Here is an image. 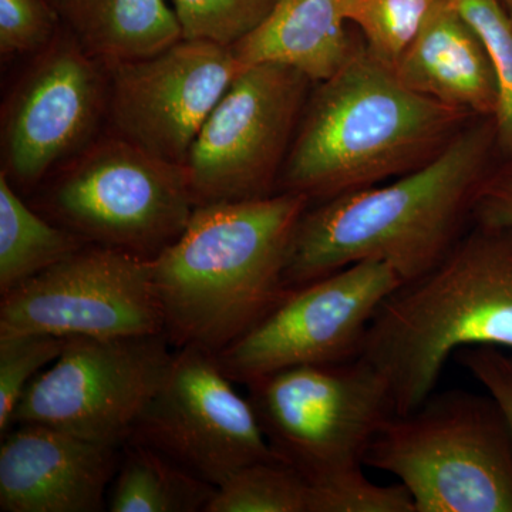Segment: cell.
Masks as SVG:
<instances>
[{
    "mask_svg": "<svg viewBox=\"0 0 512 512\" xmlns=\"http://www.w3.org/2000/svg\"><path fill=\"white\" fill-rule=\"evenodd\" d=\"M494 151L493 117H478L412 173L308 208L289 248L286 286L298 289L365 261L389 265L403 282L426 274L473 222Z\"/></svg>",
    "mask_w": 512,
    "mask_h": 512,
    "instance_id": "1",
    "label": "cell"
},
{
    "mask_svg": "<svg viewBox=\"0 0 512 512\" xmlns=\"http://www.w3.org/2000/svg\"><path fill=\"white\" fill-rule=\"evenodd\" d=\"M309 204L281 191L195 208L183 234L153 259L164 333L175 349L218 355L288 298L289 248Z\"/></svg>",
    "mask_w": 512,
    "mask_h": 512,
    "instance_id": "2",
    "label": "cell"
},
{
    "mask_svg": "<svg viewBox=\"0 0 512 512\" xmlns=\"http://www.w3.org/2000/svg\"><path fill=\"white\" fill-rule=\"evenodd\" d=\"M302 117L278 185L309 202L412 173L473 120L404 86L365 45L319 83Z\"/></svg>",
    "mask_w": 512,
    "mask_h": 512,
    "instance_id": "3",
    "label": "cell"
},
{
    "mask_svg": "<svg viewBox=\"0 0 512 512\" xmlns=\"http://www.w3.org/2000/svg\"><path fill=\"white\" fill-rule=\"evenodd\" d=\"M470 346L512 352V227L473 222L439 264L397 286L359 357L406 414L436 392L448 359Z\"/></svg>",
    "mask_w": 512,
    "mask_h": 512,
    "instance_id": "4",
    "label": "cell"
},
{
    "mask_svg": "<svg viewBox=\"0 0 512 512\" xmlns=\"http://www.w3.org/2000/svg\"><path fill=\"white\" fill-rule=\"evenodd\" d=\"M365 466L396 477L416 512H512V431L488 393L434 392L396 414Z\"/></svg>",
    "mask_w": 512,
    "mask_h": 512,
    "instance_id": "5",
    "label": "cell"
},
{
    "mask_svg": "<svg viewBox=\"0 0 512 512\" xmlns=\"http://www.w3.org/2000/svg\"><path fill=\"white\" fill-rule=\"evenodd\" d=\"M247 386L272 450L309 483L365 466L367 448L397 414L386 380L362 357L279 370Z\"/></svg>",
    "mask_w": 512,
    "mask_h": 512,
    "instance_id": "6",
    "label": "cell"
},
{
    "mask_svg": "<svg viewBox=\"0 0 512 512\" xmlns=\"http://www.w3.org/2000/svg\"><path fill=\"white\" fill-rule=\"evenodd\" d=\"M47 205L62 227L90 244L147 259L177 241L197 208L185 165L120 137L92 148L72 165Z\"/></svg>",
    "mask_w": 512,
    "mask_h": 512,
    "instance_id": "7",
    "label": "cell"
},
{
    "mask_svg": "<svg viewBox=\"0 0 512 512\" xmlns=\"http://www.w3.org/2000/svg\"><path fill=\"white\" fill-rule=\"evenodd\" d=\"M165 333L67 338L52 366L32 380L13 424H43L121 448L163 384L174 352Z\"/></svg>",
    "mask_w": 512,
    "mask_h": 512,
    "instance_id": "8",
    "label": "cell"
},
{
    "mask_svg": "<svg viewBox=\"0 0 512 512\" xmlns=\"http://www.w3.org/2000/svg\"><path fill=\"white\" fill-rule=\"evenodd\" d=\"M309 83L282 64L242 70L205 120L185 163L197 207L274 194Z\"/></svg>",
    "mask_w": 512,
    "mask_h": 512,
    "instance_id": "9",
    "label": "cell"
},
{
    "mask_svg": "<svg viewBox=\"0 0 512 512\" xmlns=\"http://www.w3.org/2000/svg\"><path fill=\"white\" fill-rule=\"evenodd\" d=\"M126 338L164 333L153 259L86 244L2 295L0 335Z\"/></svg>",
    "mask_w": 512,
    "mask_h": 512,
    "instance_id": "10",
    "label": "cell"
},
{
    "mask_svg": "<svg viewBox=\"0 0 512 512\" xmlns=\"http://www.w3.org/2000/svg\"><path fill=\"white\" fill-rule=\"evenodd\" d=\"M402 284L383 262L346 266L292 289L258 325L218 353V362L232 382L249 384L291 367L355 360L380 305Z\"/></svg>",
    "mask_w": 512,
    "mask_h": 512,
    "instance_id": "11",
    "label": "cell"
},
{
    "mask_svg": "<svg viewBox=\"0 0 512 512\" xmlns=\"http://www.w3.org/2000/svg\"><path fill=\"white\" fill-rule=\"evenodd\" d=\"M232 383L214 353L175 349L167 376L130 440L215 487L239 468L279 458L254 406Z\"/></svg>",
    "mask_w": 512,
    "mask_h": 512,
    "instance_id": "12",
    "label": "cell"
},
{
    "mask_svg": "<svg viewBox=\"0 0 512 512\" xmlns=\"http://www.w3.org/2000/svg\"><path fill=\"white\" fill-rule=\"evenodd\" d=\"M109 67L110 116L119 137L181 165L211 111L247 69L231 47L185 39Z\"/></svg>",
    "mask_w": 512,
    "mask_h": 512,
    "instance_id": "13",
    "label": "cell"
},
{
    "mask_svg": "<svg viewBox=\"0 0 512 512\" xmlns=\"http://www.w3.org/2000/svg\"><path fill=\"white\" fill-rule=\"evenodd\" d=\"M94 60L74 37L57 39L25 74L3 126L10 181L36 184L92 137L106 100Z\"/></svg>",
    "mask_w": 512,
    "mask_h": 512,
    "instance_id": "14",
    "label": "cell"
},
{
    "mask_svg": "<svg viewBox=\"0 0 512 512\" xmlns=\"http://www.w3.org/2000/svg\"><path fill=\"white\" fill-rule=\"evenodd\" d=\"M0 446L3 512H101L121 448L43 424H15Z\"/></svg>",
    "mask_w": 512,
    "mask_h": 512,
    "instance_id": "15",
    "label": "cell"
},
{
    "mask_svg": "<svg viewBox=\"0 0 512 512\" xmlns=\"http://www.w3.org/2000/svg\"><path fill=\"white\" fill-rule=\"evenodd\" d=\"M393 70L413 92L473 117H494L497 110L490 53L454 0L431 12Z\"/></svg>",
    "mask_w": 512,
    "mask_h": 512,
    "instance_id": "16",
    "label": "cell"
},
{
    "mask_svg": "<svg viewBox=\"0 0 512 512\" xmlns=\"http://www.w3.org/2000/svg\"><path fill=\"white\" fill-rule=\"evenodd\" d=\"M348 25L346 0H275L264 22L232 50L244 67L282 64L325 82L355 50Z\"/></svg>",
    "mask_w": 512,
    "mask_h": 512,
    "instance_id": "17",
    "label": "cell"
},
{
    "mask_svg": "<svg viewBox=\"0 0 512 512\" xmlns=\"http://www.w3.org/2000/svg\"><path fill=\"white\" fill-rule=\"evenodd\" d=\"M74 39L107 64L158 55L183 40L168 0H57Z\"/></svg>",
    "mask_w": 512,
    "mask_h": 512,
    "instance_id": "18",
    "label": "cell"
},
{
    "mask_svg": "<svg viewBox=\"0 0 512 512\" xmlns=\"http://www.w3.org/2000/svg\"><path fill=\"white\" fill-rule=\"evenodd\" d=\"M217 487L154 448L128 440L107 495L111 512H205Z\"/></svg>",
    "mask_w": 512,
    "mask_h": 512,
    "instance_id": "19",
    "label": "cell"
},
{
    "mask_svg": "<svg viewBox=\"0 0 512 512\" xmlns=\"http://www.w3.org/2000/svg\"><path fill=\"white\" fill-rule=\"evenodd\" d=\"M90 244L62 225L43 220L0 174V293L5 295Z\"/></svg>",
    "mask_w": 512,
    "mask_h": 512,
    "instance_id": "20",
    "label": "cell"
},
{
    "mask_svg": "<svg viewBox=\"0 0 512 512\" xmlns=\"http://www.w3.org/2000/svg\"><path fill=\"white\" fill-rule=\"evenodd\" d=\"M205 512H311V484L281 458L256 461L218 485Z\"/></svg>",
    "mask_w": 512,
    "mask_h": 512,
    "instance_id": "21",
    "label": "cell"
},
{
    "mask_svg": "<svg viewBox=\"0 0 512 512\" xmlns=\"http://www.w3.org/2000/svg\"><path fill=\"white\" fill-rule=\"evenodd\" d=\"M443 0H346V19L367 52L394 69Z\"/></svg>",
    "mask_w": 512,
    "mask_h": 512,
    "instance_id": "22",
    "label": "cell"
},
{
    "mask_svg": "<svg viewBox=\"0 0 512 512\" xmlns=\"http://www.w3.org/2000/svg\"><path fill=\"white\" fill-rule=\"evenodd\" d=\"M461 15L483 39L497 80L493 117L497 150L512 157V22L498 0H454Z\"/></svg>",
    "mask_w": 512,
    "mask_h": 512,
    "instance_id": "23",
    "label": "cell"
},
{
    "mask_svg": "<svg viewBox=\"0 0 512 512\" xmlns=\"http://www.w3.org/2000/svg\"><path fill=\"white\" fill-rule=\"evenodd\" d=\"M183 39L234 47L251 35L275 0H168Z\"/></svg>",
    "mask_w": 512,
    "mask_h": 512,
    "instance_id": "24",
    "label": "cell"
},
{
    "mask_svg": "<svg viewBox=\"0 0 512 512\" xmlns=\"http://www.w3.org/2000/svg\"><path fill=\"white\" fill-rule=\"evenodd\" d=\"M66 338L46 333L0 335V433L13 424L19 400L43 367L63 352Z\"/></svg>",
    "mask_w": 512,
    "mask_h": 512,
    "instance_id": "25",
    "label": "cell"
},
{
    "mask_svg": "<svg viewBox=\"0 0 512 512\" xmlns=\"http://www.w3.org/2000/svg\"><path fill=\"white\" fill-rule=\"evenodd\" d=\"M311 512H416L402 484L377 485L363 467L311 481Z\"/></svg>",
    "mask_w": 512,
    "mask_h": 512,
    "instance_id": "26",
    "label": "cell"
},
{
    "mask_svg": "<svg viewBox=\"0 0 512 512\" xmlns=\"http://www.w3.org/2000/svg\"><path fill=\"white\" fill-rule=\"evenodd\" d=\"M57 19L45 0H0L3 55L36 52L55 42Z\"/></svg>",
    "mask_w": 512,
    "mask_h": 512,
    "instance_id": "27",
    "label": "cell"
},
{
    "mask_svg": "<svg viewBox=\"0 0 512 512\" xmlns=\"http://www.w3.org/2000/svg\"><path fill=\"white\" fill-rule=\"evenodd\" d=\"M454 356L497 402L512 431V353L495 346H470Z\"/></svg>",
    "mask_w": 512,
    "mask_h": 512,
    "instance_id": "28",
    "label": "cell"
},
{
    "mask_svg": "<svg viewBox=\"0 0 512 512\" xmlns=\"http://www.w3.org/2000/svg\"><path fill=\"white\" fill-rule=\"evenodd\" d=\"M473 222L512 227V157L491 167L474 202Z\"/></svg>",
    "mask_w": 512,
    "mask_h": 512,
    "instance_id": "29",
    "label": "cell"
},
{
    "mask_svg": "<svg viewBox=\"0 0 512 512\" xmlns=\"http://www.w3.org/2000/svg\"><path fill=\"white\" fill-rule=\"evenodd\" d=\"M512 22V0H498Z\"/></svg>",
    "mask_w": 512,
    "mask_h": 512,
    "instance_id": "30",
    "label": "cell"
}]
</instances>
